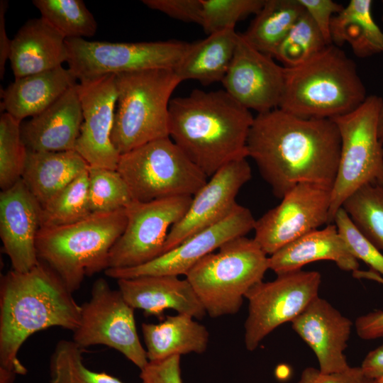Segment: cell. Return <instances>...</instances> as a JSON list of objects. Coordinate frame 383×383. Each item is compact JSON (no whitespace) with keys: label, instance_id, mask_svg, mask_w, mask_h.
Returning <instances> with one entry per match:
<instances>
[{"label":"cell","instance_id":"cell-36","mask_svg":"<svg viewBox=\"0 0 383 383\" xmlns=\"http://www.w3.org/2000/svg\"><path fill=\"white\" fill-rule=\"evenodd\" d=\"M28 150L21 135V122L4 112L0 117V187L5 190L22 178Z\"/></svg>","mask_w":383,"mask_h":383},{"label":"cell","instance_id":"cell-3","mask_svg":"<svg viewBox=\"0 0 383 383\" xmlns=\"http://www.w3.org/2000/svg\"><path fill=\"white\" fill-rule=\"evenodd\" d=\"M254 117L225 90L194 89L171 99L169 137L209 178L228 163L248 157Z\"/></svg>","mask_w":383,"mask_h":383},{"label":"cell","instance_id":"cell-33","mask_svg":"<svg viewBox=\"0 0 383 383\" xmlns=\"http://www.w3.org/2000/svg\"><path fill=\"white\" fill-rule=\"evenodd\" d=\"M342 207L360 231L383 251V184H366L350 196Z\"/></svg>","mask_w":383,"mask_h":383},{"label":"cell","instance_id":"cell-20","mask_svg":"<svg viewBox=\"0 0 383 383\" xmlns=\"http://www.w3.org/2000/svg\"><path fill=\"white\" fill-rule=\"evenodd\" d=\"M352 326L348 317L319 296L292 321L293 330L313 350L319 370L326 374L350 367L343 352Z\"/></svg>","mask_w":383,"mask_h":383},{"label":"cell","instance_id":"cell-22","mask_svg":"<svg viewBox=\"0 0 383 383\" xmlns=\"http://www.w3.org/2000/svg\"><path fill=\"white\" fill-rule=\"evenodd\" d=\"M82 123L76 84L50 106L22 124L21 135L28 150H75Z\"/></svg>","mask_w":383,"mask_h":383},{"label":"cell","instance_id":"cell-1","mask_svg":"<svg viewBox=\"0 0 383 383\" xmlns=\"http://www.w3.org/2000/svg\"><path fill=\"white\" fill-rule=\"evenodd\" d=\"M247 152L273 194L282 199L303 182L333 187L340 136L333 119L301 118L277 108L254 117Z\"/></svg>","mask_w":383,"mask_h":383},{"label":"cell","instance_id":"cell-15","mask_svg":"<svg viewBox=\"0 0 383 383\" xmlns=\"http://www.w3.org/2000/svg\"><path fill=\"white\" fill-rule=\"evenodd\" d=\"M255 221L250 209L238 204L223 220L192 235L153 260L135 267L109 268L104 273L116 279L149 275H186L200 260L226 243L246 236L254 230Z\"/></svg>","mask_w":383,"mask_h":383},{"label":"cell","instance_id":"cell-37","mask_svg":"<svg viewBox=\"0 0 383 383\" xmlns=\"http://www.w3.org/2000/svg\"><path fill=\"white\" fill-rule=\"evenodd\" d=\"M88 177V196L91 213L123 209L133 201L126 183L116 170L89 167Z\"/></svg>","mask_w":383,"mask_h":383},{"label":"cell","instance_id":"cell-7","mask_svg":"<svg viewBox=\"0 0 383 383\" xmlns=\"http://www.w3.org/2000/svg\"><path fill=\"white\" fill-rule=\"evenodd\" d=\"M269 269V257L258 243L241 236L203 257L185 276L206 314L218 318L238 313Z\"/></svg>","mask_w":383,"mask_h":383},{"label":"cell","instance_id":"cell-38","mask_svg":"<svg viewBox=\"0 0 383 383\" xmlns=\"http://www.w3.org/2000/svg\"><path fill=\"white\" fill-rule=\"evenodd\" d=\"M201 26L208 35L235 29L236 23L257 14L265 0H201Z\"/></svg>","mask_w":383,"mask_h":383},{"label":"cell","instance_id":"cell-19","mask_svg":"<svg viewBox=\"0 0 383 383\" xmlns=\"http://www.w3.org/2000/svg\"><path fill=\"white\" fill-rule=\"evenodd\" d=\"M41 205L22 179L0 194V236L12 270L26 272L38 262L36 238Z\"/></svg>","mask_w":383,"mask_h":383},{"label":"cell","instance_id":"cell-29","mask_svg":"<svg viewBox=\"0 0 383 383\" xmlns=\"http://www.w3.org/2000/svg\"><path fill=\"white\" fill-rule=\"evenodd\" d=\"M372 4L371 0H350L335 14L331 23L332 44L347 43L360 57L383 52V31L372 17Z\"/></svg>","mask_w":383,"mask_h":383},{"label":"cell","instance_id":"cell-48","mask_svg":"<svg viewBox=\"0 0 383 383\" xmlns=\"http://www.w3.org/2000/svg\"><path fill=\"white\" fill-rule=\"evenodd\" d=\"M378 136L380 142L383 144V105L379 114Z\"/></svg>","mask_w":383,"mask_h":383},{"label":"cell","instance_id":"cell-42","mask_svg":"<svg viewBox=\"0 0 383 383\" xmlns=\"http://www.w3.org/2000/svg\"><path fill=\"white\" fill-rule=\"evenodd\" d=\"M142 383H182L180 355H173L162 360L149 362L140 370Z\"/></svg>","mask_w":383,"mask_h":383},{"label":"cell","instance_id":"cell-12","mask_svg":"<svg viewBox=\"0 0 383 383\" xmlns=\"http://www.w3.org/2000/svg\"><path fill=\"white\" fill-rule=\"evenodd\" d=\"M321 275L302 270L277 274L263 281L245 295L248 314L245 323V344L254 351L261 341L277 327L292 322L318 296Z\"/></svg>","mask_w":383,"mask_h":383},{"label":"cell","instance_id":"cell-49","mask_svg":"<svg viewBox=\"0 0 383 383\" xmlns=\"http://www.w3.org/2000/svg\"><path fill=\"white\" fill-rule=\"evenodd\" d=\"M363 383H377L376 379H370L365 378Z\"/></svg>","mask_w":383,"mask_h":383},{"label":"cell","instance_id":"cell-45","mask_svg":"<svg viewBox=\"0 0 383 383\" xmlns=\"http://www.w3.org/2000/svg\"><path fill=\"white\" fill-rule=\"evenodd\" d=\"M367 379H377L383 375V345L370 351L360 366Z\"/></svg>","mask_w":383,"mask_h":383},{"label":"cell","instance_id":"cell-8","mask_svg":"<svg viewBox=\"0 0 383 383\" xmlns=\"http://www.w3.org/2000/svg\"><path fill=\"white\" fill-rule=\"evenodd\" d=\"M383 99L368 96L355 111L334 118L340 136V153L331 190L329 223L345 201L362 187L383 184V144L378 119Z\"/></svg>","mask_w":383,"mask_h":383},{"label":"cell","instance_id":"cell-27","mask_svg":"<svg viewBox=\"0 0 383 383\" xmlns=\"http://www.w3.org/2000/svg\"><path fill=\"white\" fill-rule=\"evenodd\" d=\"M88 168L76 150H28L21 179L42 206Z\"/></svg>","mask_w":383,"mask_h":383},{"label":"cell","instance_id":"cell-50","mask_svg":"<svg viewBox=\"0 0 383 383\" xmlns=\"http://www.w3.org/2000/svg\"><path fill=\"white\" fill-rule=\"evenodd\" d=\"M376 380L377 383H383V375L379 378L377 379Z\"/></svg>","mask_w":383,"mask_h":383},{"label":"cell","instance_id":"cell-4","mask_svg":"<svg viewBox=\"0 0 383 383\" xmlns=\"http://www.w3.org/2000/svg\"><path fill=\"white\" fill-rule=\"evenodd\" d=\"M367 97L355 63L331 44L306 62L284 67L279 108L301 118L333 119L355 111Z\"/></svg>","mask_w":383,"mask_h":383},{"label":"cell","instance_id":"cell-17","mask_svg":"<svg viewBox=\"0 0 383 383\" xmlns=\"http://www.w3.org/2000/svg\"><path fill=\"white\" fill-rule=\"evenodd\" d=\"M250 178L247 157L233 160L217 171L192 196L184 216L170 230L162 254L226 218L237 206L236 196Z\"/></svg>","mask_w":383,"mask_h":383},{"label":"cell","instance_id":"cell-40","mask_svg":"<svg viewBox=\"0 0 383 383\" xmlns=\"http://www.w3.org/2000/svg\"><path fill=\"white\" fill-rule=\"evenodd\" d=\"M148 8L183 22L201 23V0H143Z\"/></svg>","mask_w":383,"mask_h":383},{"label":"cell","instance_id":"cell-47","mask_svg":"<svg viewBox=\"0 0 383 383\" xmlns=\"http://www.w3.org/2000/svg\"><path fill=\"white\" fill-rule=\"evenodd\" d=\"M352 273L353 276L355 278L374 280L383 284V277L372 270H370L368 271L357 270Z\"/></svg>","mask_w":383,"mask_h":383},{"label":"cell","instance_id":"cell-18","mask_svg":"<svg viewBox=\"0 0 383 383\" xmlns=\"http://www.w3.org/2000/svg\"><path fill=\"white\" fill-rule=\"evenodd\" d=\"M273 57L251 46L238 33L228 70L222 81L236 101L257 113L279 108L284 85V67Z\"/></svg>","mask_w":383,"mask_h":383},{"label":"cell","instance_id":"cell-9","mask_svg":"<svg viewBox=\"0 0 383 383\" xmlns=\"http://www.w3.org/2000/svg\"><path fill=\"white\" fill-rule=\"evenodd\" d=\"M116 171L126 183L132 199L141 202L193 196L208 180L170 137L121 154Z\"/></svg>","mask_w":383,"mask_h":383},{"label":"cell","instance_id":"cell-44","mask_svg":"<svg viewBox=\"0 0 383 383\" xmlns=\"http://www.w3.org/2000/svg\"><path fill=\"white\" fill-rule=\"evenodd\" d=\"M355 328L357 335L363 340L383 338V311H374L357 317Z\"/></svg>","mask_w":383,"mask_h":383},{"label":"cell","instance_id":"cell-2","mask_svg":"<svg viewBox=\"0 0 383 383\" xmlns=\"http://www.w3.org/2000/svg\"><path fill=\"white\" fill-rule=\"evenodd\" d=\"M78 305L59 277L39 262L26 272L13 270L1 277L0 287V383H13L26 368L18 358L23 343L35 333L79 325Z\"/></svg>","mask_w":383,"mask_h":383},{"label":"cell","instance_id":"cell-10","mask_svg":"<svg viewBox=\"0 0 383 383\" xmlns=\"http://www.w3.org/2000/svg\"><path fill=\"white\" fill-rule=\"evenodd\" d=\"M68 68L78 80L152 69H172L190 43L181 41L111 43L66 39Z\"/></svg>","mask_w":383,"mask_h":383},{"label":"cell","instance_id":"cell-11","mask_svg":"<svg viewBox=\"0 0 383 383\" xmlns=\"http://www.w3.org/2000/svg\"><path fill=\"white\" fill-rule=\"evenodd\" d=\"M73 333L72 340L84 349L108 346L140 370L149 362L138 335L134 309L103 278L94 282L90 299L81 305L80 323Z\"/></svg>","mask_w":383,"mask_h":383},{"label":"cell","instance_id":"cell-46","mask_svg":"<svg viewBox=\"0 0 383 383\" xmlns=\"http://www.w3.org/2000/svg\"><path fill=\"white\" fill-rule=\"evenodd\" d=\"M8 8V1H0V78L2 79L5 72V65L9 59L11 40L6 34L5 25V13Z\"/></svg>","mask_w":383,"mask_h":383},{"label":"cell","instance_id":"cell-32","mask_svg":"<svg viewBox=\"0 0 383 383\" xmlns=\"http://www.w3.org/2000/svg\"><path fill=\"white\" fill-rule=\"evenodd\" d=\"M33 4L65 39H85L96 32L97 23L82 0H33Z\"/></svg>","mask_w":383,"mask_h":383},{"label":"cell","instance_id":"cell-34","mask_svg":"<svg viewBox=\"0 0 383 383\" xmlns=\"http://www.w3.org/2000/svg\"><path fill=\"white\" fill-rule=\"evenodd\" d=\"M84 350L73 340H60L50 360V382L123 383L106 372H96L86 367L82 361Z\"/></svg>","mask_w":383,"mask_h":383},{"label":"cell","instance_id":"cell-25","mask_svg":"<svg viewBox=\"0 0 383 383\" xmlns=\"http://www.w3.org/2000/svg\"><path fill=\"white\" fill-rule=\"evenodd\" d=\"M77 78L62 66L15 78L1 92V107L18 121L33 117L55 103L74 86Z\"/></svg>","mask_w":383,"mask_h":383},{"label":"cell","instance_id":"cell-43","mask_svg":"<svg viewBox=\"0 0 383 383\" xmlns=\"http://www.w3.org/2000/svg\"><path fill=\"white\" fill-rule=\"evenodd\" d=\"M365 377L360 367H350L335 373L326 374L319 369L309 367L305 368L298 383H363Z\"/></svg>","mask_w":383,"mask_h":383},{"label":"cell","instance_id":"cell-16","mask_svg":"<svg viewBox=\"0 0 383 383\" xmlns=\"http://www.w3.org/2000/svg\"><path fill=\"white\" fill-rule=\"evenodd\" d=\"M79 81L83 123L75 150L89 167L116 170L121 154L111 138L118 98L116 75Z\"/></svg>","mask_w":383,"mask_h":383},{"label":"cell","instance_id":"cell-41","mask_svg":"<svg viewBox=\"0 0 383 383\" xmlns=\"http://www.w3.org/2000/svg\"><path fill=\"white\" fill-rule=\"evenodd\" d=\"M299 1L315 23L327 44L331 45V20L343 9V6L332 0H299Z\"/></svg>","mask_w":383,"mask_h":383},{"label":"cell","instance_id":"cell-31","mask_svg":"<svg viewBox=\"0 0 383 383\" xmlns=\"http://www.w3.org/2000/svg\"><path fill=\"white\" fill-rule=\"evenodd\" d=\"M88 170L41 206L40 228H55L79 221L91 213Z\"/></svg>","mask_w":383,"mask_h":383},{"label":"cell","instance_id":"cell-30","mask_svg":"<svg viewBox=\"0 0 383 383\" xmlns=\"http://www.w3.org/2000/svg\"><path fill=\"white\" fill-rule=\"evenodd\" d=\"M304 11L299 0H265L242 35L254 48L274 57L278 46Z\"/></svg>","mask_w":383,"mask_h":383},{"label":"cell","instance_id":"cell-39","mask_svg":"<svg viewBox=\"0 0 383 383\" xmlns=\"http://www.w3.org/2000/svg\"><path fill=\"white\" fill-rule=\"evenodd\" d=\"M333 223L351 254L383 277V254L360 231L343 207L335 213Z\"/></svg>","mask_w":383,"mask_h":383},{"label":"cell","instance_id":"cell-28","mask_svg":"<svg viewBox=\"0 0 383 383\" xmlns=\"http://www.w3.org/2000/svg\"><path fill=\"white\" fill-rule=\"evenodd\" d=\"M238 33L227 29L190 43L174 71L182 81L193 79L203 85L222 82L235 52Z\"/></svg>","mask_w":383,"mask_h":383},{"label":"cell","instance_id":"cell-21","mask_svg":"<svg viewBox=\"0 0 383 383\" xmlns=\"http://www.w3.org/2000/svg\"><path fill=\"white\" fill-rule=\"evenodd\" d=\"M118 290L134 309L160 316L165 309L202 319L206 312L187 279L174 275H149L117 279Z\"/></svg>","mask_w":383,"mask_h":383},{"label":"cell","instance_id":"cell-24","mask_svg":"<svg viewBox=\"0 0 383 383\" xmlns=\"http://www.w3.org/2000/svg\"><path fill=\"white\" fill-rule=\"evenodd\" d=\"M329 260L342 270H359V261L351 254L334 223L311 231L288 243L269 257V267L277 275L301 270L311 262Z\"/></svg>","mask_w":383,"mask_h":383},{"label":"cell","instance_id":"cell-14","mask_svg":"<svg viewBox=\"0 0 383 383\" xmlns=\"http://www.w3.org/2000/svg\"><path fill=\"white\" fill-rule=\"evenodd\" d=\"M332 188L316 183L297 184L279 204L256 220L254 240L267 255L329 223Z\"/></svg>","mask_w":383,"mask_h":383},{"label":"cell","instance_id":"cell-23","mask_svg":"<svg viewBox=\"0 0 383 383\" xmlns=\"http://www.w3.org/2000/svg\"><path fill=\"white\" fill-rule=\"evenodd\" d=\"M9 60L15 78L57 68L68 60L66 39L43 18L30 19L11 39Z\"/></svg>","mask_w":383,"mask_h":383},{"label":"cell","instance_id":"cell-13","mask_svg":"<svg viewBox=\"0 0 383 383\" xmlns=\"http://www.w3.org/2000/svg\"><path fill=\"white\" fill-rule=\"evenodd\" d=\"M192 199L179 196L133 200L125 208L126 226L109 252L108 269L135 267L161 255L170 230L184 216Z\"/></svg>","mask_w":383,"mask_h":383},{"label":"cell","instance_id":"cell-5","mask_svg":"<svg viewBox=\"0 0 383 383\" xmlns=\"http://www.w3.org/2000/svg\"><path fill=\"white\" fill-rule=\"evenodd\" d=\"M126 209L92 213L76 223L40 228L36 238L39 261L48 266L73 293L86 276L108 269L109 252L123 233Z\"/></svg>","mask_w":383,"mask_h":383},{"label":"cell","instance_id":"cell-35","mask_svg":"<svg viewBox=\"0 0 383 383\" xmlns=\"http://www.w3.org/2000/svg\"><path fill=\"white\" fill-rule=\"evenodd\" d=\"M327 45L321 31L304 11L278 46L274 57L284 67H292L310 60Z\"/></svg>","mask_w":383,"mask_h":383},{"label":"cell","instance_id":"cell-6","mask_svg":"<svg viewBox=\"0 0 383 383\" xmlns=\"http://www.w3.org/2000/svg\"><path fill=\"white\" fill-rule=\"evenodd\" d=\"M116 75L118 92L111 141L121 155L169 137L171 96L182 82L172 69Z\"/></svg>","mask_w":383,"mask_h":383},{"label":"cell","instance_id":"cell-26","mask_svg":"<svg viewBox=\"0 0 383 383\" xmlns=\"http://www.w3.org/2000/svg\"><path fill=\"white\" fill-rule=\"evenodd\" d=\"M142 332L149 362L191 353L201 354L209 340L206 328L186 313L167 316L159 323H143Z\"/></svg>","mask_w":383,"mask_h":383}]
</instances>
